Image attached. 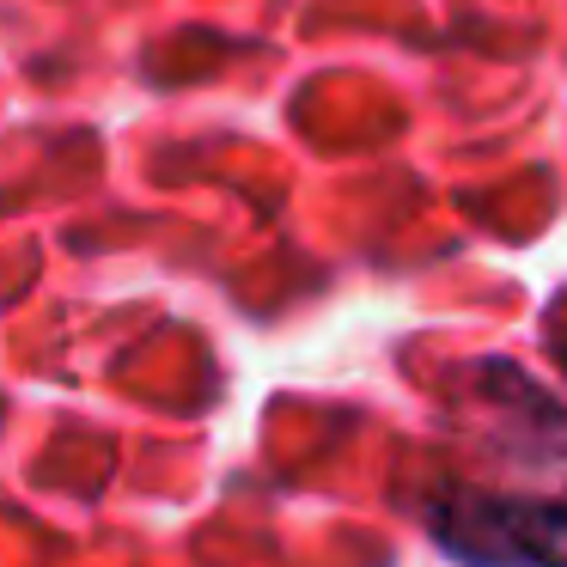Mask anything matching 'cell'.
<instances>
[{"instance_id": "obj_2", "label": "cell", "mask_w": 567, "mask_h": 567, "mask_svg": "<svg viewBox=\"0 0 567 567\" xmlns=\"http://www.w3.org/2000/svg\"><path fill=\"white\" fill-rule=\"evenodd\" d=\"M549 348H555V360H561V372H567V299L549 311Z\"/></svg>"}, {"instance_id": "obj_1", "label": "cell", "mask_w": 567, "mask_h": 567, "mask_svg": "<svg viewBox=\"0 0 567 567\" xmlns=\"http://www.w3.org/2000/svg\"><path fill=\"white\" fill-rule=\"evenodd\" d=\"M427 525L457 567H567V501L452 488Z\"/></svg>"}]
</instances>
